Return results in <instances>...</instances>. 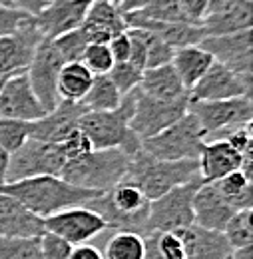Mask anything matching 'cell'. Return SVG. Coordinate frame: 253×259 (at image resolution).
Wrapping results in <instances>:
<instances>
[{
	"label": "cell",
	"mask_w": 253,
	"mask_h": 259,
	"mask_svg": "<svg viewBox=\"0 0 253 259\" xmlns=\"http://www.w3.org/2000/svg\"><path fill=\"white\" fill-rule=\"evenodd\" d=\"M0 192L14 197L30 213L38 218H48L66 207L84 205L94 195L102 192H92L68 184L60 176H34L18 182H6L0 186Z\"/></svg>",
	"instance_id": "1"
},
{
	"label": "cell",
	"mask_w": 253,
	"mask_h": 259,
	"mask_svg": "<svg viewBox=\"0 0 253 259\" xmlns=\"http://www.w3.org/2000/svg\"><path fill=\"white\" fill-rule=\"evenodd\" d=\"M128 158V169L122 182L140 188L150 201L199 178L197 160H156L142 148Z\"/></svg>",
	"instance_id": "2"
},
{
	"label": "cell",
	"mask_w": 253,
	"mask_h": 259,
	"mask_svg": "<svg viewBox=\"0 0 253 259\" xmlns=\"http://www.w3.org/2000/svg\"><path fill=\"white\" fill-rule=\"evenodd\" d=\"M136 90L124 94L116 110L110 112L92 110L80 116L78 128L88 138L92 150L118 148L126 156H132L142 148V140L130 130V118L134 114V104H136Z\"/></svg>",
	"instance_id": "3"
},
{
	"label": "cell",
	"mask_w": 253,
	"mask_h": 259,
	"mask_svg": "<svg viewBox=\"0 0 253 259\" xmlns=\"http://www.w3.org/2000/svg\"><path fill=\"white\" fill-rule=\"evenodd\" d=\"M84 205L96 211L110 229L134 231V233H140L142 237L146 235L150 199L144 195L140 188L128 182H120L114 188L94 195Z\"/></svg>",
	"instance_id": "4"
},
{
	"label": "cell",
	"mask_w": 253,
	"mask_h": 259,
	"mask_svg": "<svg viewBox=\"0 0 253 259\" xmlns=\"http://www.w3.org/2000/svg\"><path fill=\"white\" fill-rule=\"evenodd\" d=\"M126 154L118 148L90 150L64 163L60 178L68 184L92 192H106L122 182L128 169Z\"/></svg>",
	"instance_id": "5"
},
{
	"label": "cell",
	"mask_w": 253,
	"mask_h": 259,
	"mask_svg": "<svg viewBox=\"0 0 253 259\" xmlns=\"http://www.w3.org/2000/svg\"><path fill=\"white\" fill-rule=\"evenodd\" d=\"M205 142V130L191 112H186L172 126L142 140V150L156 160H197Z\"/></svg>",
	"instance_id": "6"
},
{
	"label": "cell",
	"mask_w": 253,
	"mask_h": 259,
	"mask_svg": "<svg viewBox=\"0 0 253 259\" xmlns=\"http://www.w3.org/2000/svg\"><path fill=\"white\" fill-rule=\"evenodd\" d=\"M201 184H203L201 178L191 180V182L184 184V186H178V188L170 190L167 194L159 195L158 199L150 201L146 235L176 231V229L191 226L193 224L191 201H193V195H195L197 188Z\"/></svg>",
	"instance_id": "7"
},
{
	"label": "cell",
	"mask_w": 253,
	"mask_h": 259,
	"mask_svg": "<svg viewBox=\"0 0 253 259\" xmlns=\"http://www.w3.org/2000/svg\"><path fill=\"white\" fill-rule=\"evenodd\" d=\"M190 96L178 98V100H158L144 94L140 88L136 90V104L134 114L130 118V130L140 138H152L161 130L178 122L188 112Z\"/></svg>",
	"instance_id": "8"
},
{
	"label": "cell",
	"mask_w": 253,
	"mask_h": 259,
	"mask_svg": "<svg viewBox=\"0 0 253 259\" xmlns=\"http://www.w3.org/2000/svg\"><path fill=\"white\" fill-rule=\"evenodd\" d=\"M66 158L58 144L30 138L20 150L10 154L6 182H18L34 176H60Z\"/></svg>",
	"instance_id": "9"
},
{
	"label": "cell",
	"mask_w": 253,
	"mask_h": 259,
	"mask_svg": "<svg viewBox=\"0 0 253 259\" xmlns=\"http://www.w3.org/2000/svg\"><path fill=\"white\" fill-rule=\"evenodd\" d=\"M188 112H191L207 136L235 126L251 124V96L229 98V100H190Z\"/></svg>",
	"instance_id": "10"
},
{
	"label": "cell",
	"mask_w": 253,
	"mask_h": 259,
	"mask_svg": "<svg viewBox=\"0 0 253 259\" xmlns=\"http://www.w3.org/2000/svg\"><path fill=\"white\" fill-rule=\"evenodd\" d=\"M64 64L66 62L60 56V52L56 50V46L52 44V40L44 38L36 46L26 74H28V80H30L34 94L38 96L40 104L44 106L46 112L54 110L56 104L60 102L58 90H56V82H58V74H60Z\"/></svg>",
	"instance_id": "11"
},
{
	"label": "cell",
	"mask_w": 253,
	"mask_h": 259,
	"mask_svg": "<svg viewBox=\"0 0 253 259\" xmlns=\"http://www.w3.org/2000/svg\"><path fill=\"white\" fill-rule=\"evenodd\" d=\"M108 229L104 220L86 205L66 207L44 218V231L56 233L72 245H82Z\"/></svg>",
	"instance_id": "12"
},
{
	"label": "cell",
	"mask_w": 253,
	"mask_h": 259,
	"mask_svg": "<svg viewBox=\"0 0 253 259\" xmlns=\"http://www.w3.org/2000/svg\"><path fill=\"white\" fill-rule=\"evenodd\" d=\"M216 62L227 66L243 78H251L253 68V34L251 30L222 36H205L199 42Z\"/></svg>",
	"instance_id": "13"
},
{
	"label": "cell",
	"mask_w": 253,
	"mask_h": 259,
	"mask_svg": "<svg viewBox=\"0 0 253 259\" xmlns=\"http://www.w3.org/2000/svg\"><path fill=\"white\" fill-rule=\"evenodd\" d=\"M46 114L44 106L34 94L28 74H16L8 78L0 88V118L34 122Z\"/></svg>",
	"instance_id": "14"
},
{
	"label": "cell",
	"mask_w": 253,
	"mask_h": 259,
	"mask_svg": "<svg viewBox=\"0 0 253 259\" xmlns=\"http://www.w3.org/2000/svg\"><path fill=\"white\" fill-rule=\"evenodd\" d=\"M239 96H251V78H243L216 60L190 90V100H229Z\"/></svg>",
	"instance_id": "15"
},
{
	"label": "cell",
	"mask_w": 253,
	"mask_h": 259,
	"mask_svg": "<svg viewBox=\"0 0 253 259\" xmlns=\"http://www.w3.org/2000/svg\"><path fill=\"white\" fill-rule=\"evenodd\" d=\"M92 0H50L34 18L44 38L52 40L60 34L82 26Z\"/></svg>",
	"instance_id": "16"
},
{
	"label": "cell",
	"mask_w": 253,
	"mask_h": 259,
	"mask_svg": "<svg viewBox=\"0 0 253 259\" xmlns=\"http://www.w3.org/2000/svg\"><path fill=\"white\" fill-rule=\"evenodd\" d=\"M126 30L124 12L118 8V4L108 0H92L80 26V32L84 34L88 44H108L114 36Z\"/></svg>",
	"instance_id": "17"
},
{
	"label": "cell",
	"mask_w": 253,
	"mask_h": 259,
	"mask_svg": "<svg viewBox=\"0 0 253 259\" xmlns=\"http://www.w3.org/2000/svg\"><path fill=\"white\" fill-rule=\"evenodd\" d=\"M128 28H142L148 32L156 34L163 42H167L172 48H182L199 44L207 34L203 24H190V22H167V20H154V18H144L134 12L124 14Z\"/></svg>",
	"instance_id": "18"
},
{
	"label": "cell",
	"mask_w": 253,
	"mask_h": 259,
	"mask_svg": "<svg viewBox=\"0 0 253 259\" xmlns=\"http://www.w3.org/2000/svg\"><path fill=\"white\" fill-rule=\"evenodd\" d=\"M84 112H88V110L80 102L60 100L54 110L46 112L42 118L32 122L30 138L50 142V144H58L72 130L78 128V120Z\"/></svg>",
	"instance_id": "19"
},
{
	"label": "cell",
	"mask_w": 253,
	"mask_h": 259,
	"mask_svg": "<svg viewBox=\"0 0 253 259\" xmlns=\"http://www.w3.org/2000/svg\"><path fill=\"white\" fill-rule=\"evenodd\" d=\"M247 156H241L235 148H231L223 138H214L203 144L201 154L197 158L199 162V178L203 184L218 182L220 178L241 169Z\"/></svg>",
	"instance_id": "20"
},
{
	"label": "cell",
	"mask_w": 253,
	"mask_h": 259,
	"mask_svg": "<svg viewBox=\"0 0 253 259\" xmlns=\"http://www.w3.org/2000/svg\"><path fill=\"white\" fill-rule=\"evenodd\" d=\"M176 231L182 237L186 259H227L231 253V245L227 243L223 231L205 229L197 224Z\"/></svg>",
	"instance_id": "21"
},
{
	"label": "cell",
	"mask_w": 253,
	"mask_h": 259,
	"mask_svg": "<svg viewBox=\"0 0 253 259\" xmlns=\"http://www.w3.org/2000/svg\"><path fill=\"white\" fill-rule=\"evenodd\" d=\"M191 209L193 224L214 231H223L229 218L235 213V209L220 195L214 184H201L197 188L191 201Z\"/></svg>",
	"instance_id": "22"
},
{
	"label": "cell",
	"mask_w": 253,
	"mask_h": 259,
	"mask_svg": "<svg viewBox=\"0 0 253 259\" xmlns=\"http://www.w3.org/2000/svg\"><path fill=\"white\" fill-rule=\"evenodd\" d=\"M44 231V220L30 213L14 197L0 192V235L38 237Z\"/></svg>",
	"instance_id": "23"
},
{
	"label": "cell",
	"mask_w": 253,
	"mask_h": 259,
	"mask_svg": "<svg viewBox=\"0 0 253 259\" xmlns=\"http://www.w3.org/2000/svg\"><path fill=\"white\" fill-rule=\"evenodd\" d=\"M203 28L207 36H222V34L245 32L253 28V2L251 0H237L233 6L222 12L207 14L203 18Z\"/></svg>",
	"instance_id": "24"
},
{
	"label": "cell",
	"mask_w": 253,
	"mask_h": 259,
	"mask_svg": "<svg viewBox=\"0 0 253 259\" xmlns=\"http://www.w3.org/2000/svg\"><path fill=\"white\" fill-rule=\"evenodd\" d=\"M170 64L174 66L176 74L180 76L184 88L190 94L191 88L201 80V76L207 72V68L214 64V56L199 44H191V46L176 48Z\"/></svg>",
	"instance_id": "25"
},
{
	"label": "cell",
	"mask_w": 253,
	"mask_h": 259,
	"mask_svg": "<svg viewBox=\"0 0 253 259\" xmlns=\"http://www.w3.org/2000/svg\"><path fill=\"white\" fill-rule=\"evenodd\" d=\"M138 88L144 94L158 100H178V98L190 96L172 64L146 68L142 72V80Z\"/></svg>",
	"instance_id": "26"
},
{
	"label": "cell",
	"mask_w": 253,
	"mask_h": 259,
	"mask_svg": "<svg viewBox=\"0 0 253 259\" xmlns=\"http://www.w3.org/2000/svg\"><path fill=\"white\" fill-rule=\"evenodd\" d=\"M223 199L235 209H251L253 207V186L251 176H247L243 169H235L227 176L220 178L218 182H212Z\"/></svg>",
	"instance_id": "27"
},
{
	"label": "cell",
	"mask_w": 253,
	"mask_h": 259,
	"mask_svg": "<svg viewBox=\"0 0 253 259\" xmlns=\"http://www.w3.org/2000/svg\"><path fill=\"white\" fill-rule=\"evenodd\" d=\"M92 80H94V74L80 60L78 62H66L58 74V82H56L58 98L68 100V102H80L86 96Z\"/></svg>",
	"instance_id": "28"
},
{
	"label": "cell",
	"mask_w": 253,
	"mask_h": 259,
	"mask_svg": "<svg viewBox=\"0 0 253 259\" xmlns=\"http://www.w3.org/2000/svg\"><path fill=\"white\" fill-rule=\"evenodd\" d=\"M122 94L118 92V88L114 86V82L110 80L108 74H98L94 76L86 96L80 100V104L88 110V112H110L116 110L120 106Z\"/></svg>",
	"instance_id": "29"
},
{
	"label": "cell",
	"mask_w": 253,
	"mask_h": 259,
	"mask_svg": "<svg viewBox=\"0 0 253 259\" xmlns=\"http://www.w3.org/2000/svg\"><path fill=\"white\" fill-rule=\"evenodd\" d=\"M144 237L134 231H118L106 245V259H144Z\"/></svg>",
	"instance_id": "30"
},
{
	"label": "cell",
	"mask_w": 253,
	"mask_h": 259,
	"mask_svg": "<svg viewBox=\"0 0 253 259\" xmlns=\"http://www.w3.org/2000/svg\"><path fill=\"white\" fill-rule=\"evenodd\" d=\"M223 235L231 249H241V247H251L253 243V220L251 209H239L235 211L229 222L223 227Z\"/></svg>",
	"instance_id": "31"
},
{
	"label": "cell",
	"mask_w": 253,
	"mask_h": 259,
	"mask_svg": "<svg viewBox=\"0 0 253 259\" xmlns=\"http://www.w3.org/2000/svg\"><path fill=\"white\" fill-rule=\"evenodd\" d=\"M128 30L144 44V50H146V68H156V66H163L172 62V56H174V50L176 48H172L167 42H163L156 34L148 32V30H142V28H128Z\"/></svg>",
	"instance_id": "32"
},
{
	"label": "cell",
	"mask_w": 253,
	"mask_h": 259,
	"mask_svg": "<svg viewBox=\"0 0 253 259\" xmlns=\"http://www.w3.org/2000/svg\"><path fill=\"white\" fill-rule=\"evenodd\" d=\"M32 122L0 118V148L8 154H14L30 140Z\"/></svg>",
	"instance_id": "33"
},
{
	"label": "cell",
	"mask_w": 253,
	"mask_h": 259,
	"mask_svg": "<svg viewBox=\"0 0 253 259\" xmlns=\"http://www.w3.org/2000/svg\"><path fill=\"white\" fill-rule=\"evenodd\" d=\"M0 259H42L38 237H8L0 235Z\"/></svg>",
	"instance_id": "34"
},
{
	"label": "cell",
	"mask_w": 253,
	"mask_h": 259,
	"mask_svg": "<svg viewBox=\"0 0 253 259\" xmlns=\"http://www.w3.org/2000/svg\"><path fill=\"white\" fill-rule=\"evenodd\" d=\"M52 44L60 52L64 62H78V60H82V54H84V50L88 46V42H86L84 34L80 32V28L52 38Z\"/></svg>",
	"instance_id": "35"
},
{
	"label": "cell",
	"mask_w": 253,
	"mask_h": 259,
	"mask_svg": "<svg viewBox=\"0 0 253 259\" xmlns=\"http://www.w3.org/2000/svg\"><path fill=\"white\" fill-rule=\"evenodd\" d=\"M138 16L154 18V20H167V22H186V18L180 12L178 0H152L146 6L132 10Z\"/></svg>",
	"instance_id": "36"
},
{
	"label": "cell",
	"mask_w": 253,
	"mask_h": 259,
	"mask_svg": "<svg viewBox=\"0 0 253 259\" xmlns=\"http://www.w3.org/2000/svg\"><path fill=\"white\" fill-rule=\"evenodd\" d=\"M142 72H144L142 68H138L132 62H116V64L112 66V70L108 72V76L114 82V86L118 88V92L124 96V94L136 90L140 86Z\"/></svg>",
	"instance_id": "37"
},
{
	"label": "cell",
	"mask_w": 253,
	"mask_h": 259,
	"mask_svg": "<svg viewBox=\"0 0 253 259\" xmlns=\"http://www.w3.org/2000/svg\"><path fill=\"white\" fill-rule=\"evenodd\" d=\"M80 62L86 66L94 76H98V74H108L112 70V66L116 64L114 58H112V52H110L108 44H88Z\"/></svg>",
	"instance_id": "38"
},
{
	"label": "cell",
	"mask_w": 253,
	"mask_h": 259,
	"mask_svg": "<svg viewBox=\"0 0 253 259\" xmlns=\"http://www.w3.org/2000/svg\"><path fill=\"white\" fill-rule=\"evenodd\" d=\"M74 245L56 233L42 231L40 235V257L42 259H70Z\"/></svg>",
	"instance_id": "39"
},
{
	"label": "cell",
	"mask_w": 253,
	"mask_h": 259,
	"mask_svg": "<svg viewBox=\"0 0 253 259\" xmlns=\"http://www.w3.org/2000/svg\"><path fill=\"white\" fill-rule=\"evenodd\" d=\"M216 138H223L231 148H235L241 156H251V146H253V138H251V124H245V126H235V128H227L223 132L214 134Z\"/></svg>",
	"instance_id": "40"
},
{
	"label": "cell",
	"mask_w": 253,
	"mask_h": 259,
	"mask_svg": "<svg viewBox=\"0 0 253 259\" xmlns=\"http://www.w3.org/2000/svg\"><path fill=\"white\" fill-rule=\"evenodd\" d=\"M58 146H60V150H62L66 162L72 160V158H78V156H82V154H86V152L92 150L88 138L84 136V132H82L80 128L72 130L66 138H62V140L58 142Z\"/></svg>",
	"instance_id": "41"
},
{
	"label": "cell",
	"mask_w": 253,
	"mask_h": 259,
	"mask_svg": "<svg viewBox=\"0 0 253 259\" xmlns=\"http://www.w3.org/2000/svg\"><path fill=\"white\" fill-rule=\"evenodd\" d=\"M32 14L14 8V6H2L0 4V36H10L14 34L26 20H30Z\"/></svg>",
	"instance_id": "42"
},
{
	"label": "cell",
	"mask_w": 253,
	"mask_h": 259,
	"mask_svg": "<svg viewBox=\"0 0 253 259\" xmlns=\"http://www.w3.org/2000/svg\"><path fill=\"white\" fill-rule=\"evenodd\" d=\"M180 12L190 24H203V18L207 16L209 0H178Z\"/></svg>",
	"instance_id": "43"
},
{
	"label": "cell",
	"mask_w": 253,
	"mask_h": 259,
	"mask_svg": "<svg viewBox=\"0 0 253 259\" xmlns=\"http://www.w3.org/2000/svg\"><path fill=\"white\" fill-rule=\"evenodd\" d=\"M108 48L112 52V58L114 62H128L130 60V52H132V40H130V34L122 32L118 36H114L110 42H108Z\"/></svg>",
	"instance_id": "44"
},
{
	"label": "cell",
	"mask_w": 253,
	"mask_h": 259,
	"mask_svg": "<svg viewBox=\"0 0 253 259\" xmlns=\"http://www.w3.org/2000/svg\"><path fill=\"white\" fill-rule=\"evenodd\" d=\"M70 259H104V255L100 253V249H96L94 245L82 243V245H74Z\"/></svg>",
	"instance_id": "45"
},
{
	"label": "cell",
	"mask_w": 253,
	"mask_h": 259,
	"mask_svg": "<svg viewBox=\"0 0 253 259\" xmlns=\"http://www.w3.org/2000/svg\"><path fill=\"white\" fill-rule=\"evenodd\" d=\"M237 0H209V8H207V14H216V12H222L225 8L233 6Z\"/></svg>",
	"instance_id": "46"
},
{
	"label": "cell",
	"mask_w": 253,
	"mask_h": 259,
	"mask_svg": "<svg viewBox=\"0 0 253 259\" xmlns=\"http://www.w3.org/2000/svg\"><path fill=\"white\" fill-rule=\"evenodd\" d=\"M8 160H10V154L4 152L0 148V186L6 184V171H8Z\"/></svg>",
	"instance_id": "47"
},
{
	"label": "cell",
	"mask_w": 253,
	"mask_h": 259,
	"mask_svg": "<svg viewBox=\"0 0 253 259\" xmlns=\"http://www.w3.org/2000/svg\"><path fill=\"white\" fill-rule=\"evenodd\" d=\"M227 259H253L251 247H241V249H231Z\"/></svg>",
	"instance_id": "48"
},
{
	"label": "cell",
	"mask_w": 253,
	"mask_h": 259,
	"mask_svg": "<svg viewBox=\"0 0 253 259\" xmlns=\"http://www.w3.org/2000/svg\"><path fill=\"white\" fill-rule=\"evenodd\" d=\"M2 6H14V0H0Z\"/></svg>",
	"instance_id": "49"
},
{
	"label": "cell",
	"mask_w": 253,
	"mask_h": 259,
	"mask_svg": "<svg viewBox=\"0 0 253 259\" xmlns=\"http://www.w3.org/2000/svg\"><path fill=\"white\" fill-rule=\"evenodd\" d=\"M108 2H114V4H120L122 0H108Z\"/></svg>",
	"instance_id": "50"
},
{
	"label": "cell",
	"mask_w": 253,
	"mask_h": 259,
	"mask_svg": "<svg viewBox=\"0 0 253 259\" xmlns=\"http://www.w3.org/2000/svg\"><path fill=\"white\" fill-rule=\"evenodd\" d=\"M44 2H46V4H48V2H50V0H44Z\"/></svg>",
	"instance_id": "51"
}]
</instances>
